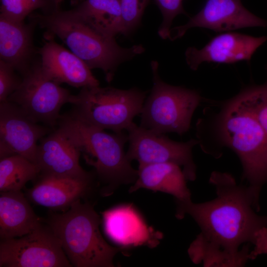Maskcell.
I'll return each mask as SVG.
<instances>
[{"instance_id": "cell-21", "label": "cell", "mask_w": 267, "mask_h": 267, "mask_svg": "<svg viewBox=\"0 0 267 267\" xmlns=\"http://www.w3.org/2000/svg\"><path fill=\"white\" fill-rule=\"evenodd\" d=\"M89 26L111 38L123 34L119 0H84L73 8Z\"/></svg>"}, {"instance_id": "cell-4", "label": "cell", "mask_w": 267, "mask_h": 267, "mask_svg": "<svg viewBox=\"0 0 267 267\" xmlns=\"http://www.w3.org/2000/svg\"><path fill=\"white\" fill-rule=\"evenodd\" d=\"M59 240L75 267H114L123 248L110 245L99 229L101 219L89 203L81 199L62 213L50 212L44 222Z\"/></svg>"}, {"instance_id": "cell-28", "label": "cell", "mask_w": 267, "mask_h": 267, "mask_svg": "<svg viewBox=\"0 0 267 267\" xmlns=\"http://www.w3.org/2000/svg\"><path fill=\"white\" fill-rule=\"evenodd\" d=\"M253 244L254 248L250 252V260H254L261 255L267 254V226L258 231Z\"/></svg>"}, {"instance_id": "cell-12", "label": "cell", "mask_w": 267, "mask_h": 267, "mask_svg": "<svg viewBox=\"0 0 267 267\" xmlns=\"http://www.w3.org/2000/svg\"><path fill=\"white\" fill-rule=\"evenodd\" d=\"M254 27H267V20L251 12L241 0H207L186 24L171 29L169 39L173 41L181 38L195 27L222 32Z\"/></svg>"}, {"instance_id": "cell-17", "label": "cell", "mask_w": 267, "mask_h": 267, "mask_svg": "<svg viewBox=\"0 0 267 267\" xmlns=\"http://www.w3.org/2000/svg\"><path fill=\"white\" fill-rule=\"evenodd\" d=\"M93 178L39 174L37 181L27 190L26 197L33 203L52 210H67L91 190Z\"/></svg>"}, {"instance_id": "cell-25", "label": "cell", "mask_w": 267, "mask_h": 267, "mask_svg": "<svg viewBox=\"0 0 267 267\" xmlns=\"http://www.w3.org/2000/svg\"><path fill=\"white\" fill-rule=\"evenodd\" d=\"M150 0H119L123 23V35L132 33L139 26Z\"/></svg>"}, {"instance_id": "cell-16", "label": "cell", "mask_w": 267, "mask_h": 267, "mask_svg": "<svg viewBox=\"0 0 267 267\" xmlns=\"http://www.w3.org/2000/svg\"><path fill=\"white\" fill-rule=\"evenodd\" d=\"M53 38L45 34L44 44L38 50L44 73L60 85L66 83L78 88L99 86L91 69L69 49L57 43Z\"/></svg>"}, {"instance_id": "cell-1", "label": "cell", "mask_w": 267, "mask_h": 267, "mask_svg": "<svg viewBox=\"0 0 267 267\" xmlns=\"http://www.w3.org/2000/svg\"><path fill=\"white\" fill-rule=\"evenodd\" d=\"M209 183L215 188L214 199L176 201L177 218L188 215L201 230L188 249L189 257L204 267H243L250 260L256 233L267 226V216L256 212L260 195L250 186L238 184L227 173L212 172Z\"/></svg>"}, {"instance_id": "cell-9", "label": "cell", "mask_w": 267, "mask_h": 267, "mask_svg": "<svg viewBox=\"0 0 267 267\" xmlns=\"http://www.w3.org/2000/svg\"><path fill=\"white\" fill-rule=\"evenodd\" d=\"M60 242L42 221L29 233L0 240V267H72Z\"/></svg>"}, {"instance_id": "cell-18", "label": "cell", "mask_w": 267, "mask_h": 267, "mask_svg": "<svg viewBox=\"0 0 267 267\" xmlns=\"http://www.w3.org/2000/svg\"><path fill=\"white\" fill-rule=\"evenodd\" d=\"M36 24L0 14V60L11 65L22 77L37 59L34 45Z\"/></svg>"}, {"instance_id": "cell-10", "label": "cell", "mask_w": 267, "mask_h": 267, "mask_svg": "<svg viewBox=\"0 0 267 267\" xmlns=\"http://www.w3.org/2000/svg\"><path fill=\"white\" fill-rule=\"evenodd\" d=\"M129 148L126 152L131 162L136 160L139 166L171 163L182 167L187 180L196 178V167L192 150L198 143L194 139L182 142L174 141L164 134H159L136 125L128 131Z\"/></svg>"}, {"instance_id": "cell-6", "label": "cell", "mask_w": 267, "mask_h": 267, "mask_svg": "<svg viewBox=\"0 0 267 267\" xmlns=\"http://www.w3.org/2000/svg\"><path fill=\"white\" fill-rule=\"evenodd\" d=\"M146 92L136 88L121 89L99 86L84 87L71 95L70 110L87 123L115 133L129 131L136 124L134 118L140 114Z\"/></svg>"}, {"instance_id": "cell-23", "label": "cell", "mask_w": 267, "mask_h": 267, "mask_svg": "<svg viewBox=\"0 0 267 267\" xmlns=\"http://www.w3.org/2000/svg\"><path fill=\"white\" fill-rule=\"evenodd\" d=\"M56 8L52 0H0V14L17 21H24L37 9L44 12Z\"/></svg>"}, {"instance_id": "cell-5", "label": "cell", "mask_w": 267, "mask_h": 267, "mask_svg": "<svg viewBox=\"0 0 267 267\" xmlns=\"http://www.w3.org/2000/svg\"><path fill=\"white\" fill-rule=\"evenodd\" d=\"M219 131L222 141L238 155L246 180L259 195L267 183V135L243 89L222 111Z\"/></svg>"}, {"instance_id": "cell-14", "label": "cell", "mask_w": 267, "mask_h": 267, "mask_svg": "<svg viewBox=\"0 0 267 267\" xmlns=\"http://www.w3.org/2000/svg\"><path fill=\"white\" fill-rule=\"evenodd\" d=\"M102 214L106 235L124 249L142 246L153 248L163 237L160 232L148 225L133 204L118 205Z\"/></svg>"}, {"instance_id": "cell-24", "label": "cell", "mask_w": 267, "mask_h": 267, "mask_svg": "<svg viewBox=\"0 0 267 267\" xmlns=\"http://www.w3.org/2000/svg\"><path fill=\"white\" fill-rule=\"evenodd\" d=\"M253 113L267 135V80L261 85L243 89Z\"/></svg>"}, {"instance_id": "cell-29", "label": "cell", "mask_w": 267, "mask_h": 267, "mask_svg": "<svg viewBox=\"0 0 267 267\" xmlns=\"http://www.w3.org/2000/svg\"><path fill=\"white\" fill-rule=\"evenodd\" d=\"M55 5L57 7L59 6V4L61 2L62 0H52Z\"/></svg>"}, {"instance_id": "cell-7", "label": "cell", "mask_w": 267, "mask_h": 267, "mask_svg": "<svg viewBox=\"0 0 267 267\" xmlns=\"http://www.w3.org/2000/svg\"><path fill=\"white\" fill-rule=\"evenodd\" d=\"M158 65L156 61L151 63L153 87L144 102L139 126L159 134L181 135L189 130L201 97L196 90L165 83L159 75Z\"/></svg>"}, {"instance_id": "cell-20", "label": "cell", "mask_w": 267, "mask_h": 267, "mask_svg": "<svg viewBox=\"0 0 267 267\" xmlns=\"http://www.w3.org/2000/svg\"><path fill=\"white\" fill-rule=\"evenodd\" d=\"M29 201L21 190L0 192V240L24 236L43 221Z\"/></svg>"}, {"instance_id": "cell-13", "label": "cell", "mask_w": 267, "mask_h": 267, "mask_svg": "<svg viewBox=\"0 0 267 267\" xmlns=\"http://www.w3.org/2000/svg\"><path fill=\"white\" fill-rule=\"evenodd\" d=\"M267 41V36L254 37L225 32L213 38L204 47L187 48L185 55L189 68L196 70L203 62L233 63L251 59L256 50Z\"/></svg>"}, {"instance_id": "cell-11", "label": "cell", "mask_w": 267, "mask_h": 267, "mask_svg": "<svg viewBox=\"0 0 267 267\" xmlns=\"http://www.w3.org/2000/svg\"><path fill=\"white\" fill-rule=\"evenodd\" d=\"M53 129L35 122L14 103L0 102V159L18 154L35 163L38 141Z\"/></svg>"}, {"instance_id": "cell-22", "label": "cell", "mask_w": 267, "mask_h": 267, "mask_svg": "<svg viewBox=\"0 0 267 267\" xmlns=\"http://www.w3.org/2000/svg\"><path fill=\"white\" fill-rule=\"evenodd\" d=\"M40 174L38 166L20 155L15 154L0 160V191L21 190L30 180Z\"/></svg>"}, {"instance_id": "cell-15", "label": "cell", "mask_w": 267, "mask_h": 267, "mask_svg": "<svg viewBox=\"0 0 267 267\" xmlns=\"http://www.w3.org/2000/svg\"><path fill=\"white\" fill-rule=\"evenodd\" d=\"M39 141L35 163L40 174L94 178V172H87L80 165L79 149L59 128L56 127Z\"/></svg>"}, {"instance_id": "cell-3", "label": "cell", "mask_w": 267, "mask_h": 267, "mask_svg": "<svg viewBox=\"0 0 267 267\" xmlns=\"http://www.w3.org/2000/svg\"><path fill=\"white\" fill-rule=\"evenodd\" d=\"M79 149L86 163L106 186L102 194H112L119 186L134 183L138 170L128 160L124 146L128 142L124 132L109 134L90 125L71 111L60 115L57 127Z\"/></svg>"}, {"instance_id": "cell-2", "label": "cell", "mask_w": 267, "mask_h": 267, "mask_svg": "<svg viewBox=\"0 0 267 267\" xmlns=\"http://www.w3.org/2000/svg\"><path fill=\"white\" fill-rule=\"evenodd\" d=\"M29 16L31 21L46 30V35L59 38L90 69L102 70L108 83L112 81L119 65L145 49L141 44L121 46L115 38L106 37L92 28L74 9L62 11L57 8Z\"/></svg>"}, {"instance_id": "cell-26", "label": "cell", "mask_w": 267, "mask_h": 267, "mask_svg": "<svg viewBox=\"0 0 267 267\" xmlns=\"http://www.w3.org/2000/svg\"><path fill=\"white\" fill-rule=\"evenodd\" d=\"M183 0H154L163 16V21L158 33L163 39H169L171 27L175 18L179 14H186L182 4Z\"/></svg>"}, {"instance_id": "cell-19", "label": "cell", "mask_w": 267, "mask_h": 267, "mask_svg": "<svg viewBox=\"0 0 267 267\" xmlns=\"http://www.w3.org/2000/svg\"><path fill=\"white\" fill-rule=\"evenodd\" d=\"M136 181L129 190L134 192L140 188L160 191L172 195L176 201L191 200L185 176L178 165L163 163L138 166Z\"/></svg>"}, {"instance_id": "cell-27", "label": "cell", "mask_w": 267, "mask_h": 267, "mask_svg": "<svg viewBox=\"0 0 267 267\" xmlns=\"http://www.w3.org/2000/svg\"><path fill=\"white\" fill-rule=\"evenodd\" d=\"M22 82V77L12 66L0 60V102L7 100Z\"/></svg>"}, {"instance_id": "cell-8", "label": "cell", "mask_w": 267, "mask_h": 267, "mask_svg": "<svg viewBox=\"0 0 267 267\" xmlns=\"http://www.w3.org/2000/svg\"><path fill=\"white\" fill-rule=\"evenodd\" d=\"M70 91L49 78L37 59L22 76V82L7 99L19 107L32 120L55 129L63 105L69 103Z\"/></svg>"}]
</instances>
